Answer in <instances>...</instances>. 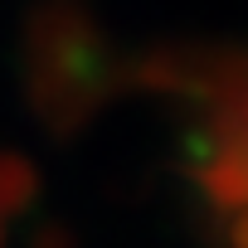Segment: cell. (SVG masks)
Returning a JSON list of instances; mask_svg holds the SVG:
<instances>
[{"mask_svg": "<svg viewBox=\"0 0 248 248\" xmlns=\"http://www.w3.org/2000/svg\"><path fill=\"white\" fill-rule=\"evenodd\" d=\"M224 200L233 209V229H238V248H248V132L233 137L229 161H224Z\"/></svg>", "mask_w": 248, "mask_h": 248, "instance_id": "1", "label": "cell"}]
</instances>
